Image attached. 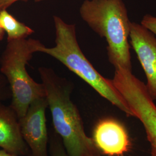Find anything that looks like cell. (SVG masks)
Segmentation results:
<instances>
[{"mask_svg":"<svg viewBox=\"0 0 156 156\" xmlns=\"http://www.w3.org/2000/svg\"><path fill=\"white\" fill-rule=\"evenodd\" d=\"M101 156L100 153H97V154H94V155H92V156Z\"/></svg>","mask_w":156,"mask_h":156,"instance_id":"e0dca14e","label":"cell"},{"mask_svg":"<svg viewBox=\"0 0 156 156\" xmlns=\"http://www.w3.org/2000/svg\"><path fill=\"white\" fill-rule=\"evenodd\" d=\"M4 36H5V32L0 25V41L3 40L4 38Z\"/></svg>","mask_w":156,"mask_h":156,"instance_id":"2e32d148","label":"cell"},{"mask_svg":"<svg viewBox=\"0 0 156 156\" xmlns=\"http://www.w3.org/2000/svg\"><path fill=\"white\" fill-rule=\"evenodd\" d=\"M0 156H17L5 150H0Z\"/></svg>","mask_w":156,"mask_h":156,"instance_id":"5bb4252c","label":"cell"},{"mask_svg":"<svg viewBox=\"0 0 156 156\" xmlns=\"http://www.w3.org/2000/svg\"><path fill=\"white\" fill-rule=\"evenodd\" d=\"M0 25L7 34V41L26 39L34 32L32 28L17 20L7 9L0 10Z\"/></svg>","mask_w":156,"mask_h":156,"instance_id":"9c48e42d","label":"cell"},{"mask_svg":"<svg viewBox=\"0 0 156 156\" xmlns=\"http://www.w3.org/2000/svg\"><path fill=\"white\" fill-rule=\"evenodd\" d=\"M130 42L145 72L147 91L156 100V38L142 25L130 23Z\"/></svg>","mask_w":156,"mask_h":156,"instance_id":"8992f818","label":"cell"},{"mask_svg":"<svg viewBox=\"0 0 156 156\" xmlns=\"http://www.w3.org/2000/svg\"><path fill=\"white\" fill-rule=\"evenodd\" d=\"M10 98H11V91L9 83L5 77L0 74V104Z\"/></svg>","mask_w":156,"mask_h":156,"instance_id":"8fae6325","label":"cell"},{"mask_svg":"<svg viewBox=\"0 0 156 156\" xmlns=\"http://www.w3.org/2000/svg\"><path fill=\"white\" fill-rule=\"evenodd\" d=\"M50 149L51 156H69L64 147L60 138L55 134H51Z\"/></svg>","mask_w":156,"mask_h":156,"instance_id":"30bf717a","label":"cell"},{"mask_svg":"<svg viewBox=\"0 0 156 156\" xmlns=\"http://www.w3.org/2000/svg\"><path fill=\"white\" fill-rule=\"evenodd\" d=\"M19 1H27V0H0V10L7 9L10 6Z\"/></svg>","mask_w":156,"mask_h":156,"instance_id":"4fadbf2b","label":"cell"},{"mask_svg":"<svg viewBox=\"0 0 156 156\" xmlns=\"http://www.w3.org/2000/svg\"><path fill=\"white\" fill-rule=\"evenodd\" d=\"M44 45L33 38L7 41L0 58V71L5 77L11 91V107L19 120L24 117L31 102L45 97L43 84L35 82L26 66L33 55Z\"/></svg>","mask_w":156,"mask_h":156,"instance_id":"277c9868","label":"cell"},{"mask_svg":"<svg viewBox=\"0 0 156 156\" xmlns=\"http://www.w3.org/2000/svg\"><path fill=\"white\" fill-rule=\"evenodd\" d=\"M42 1H44V0H34V1L36 2H41Z\"/></svg>","mask_w":156,"mask_h":156,"instance_id":"ac0fdd59","label":"cell"},{"mask_svg":"<svg viewBox=\"0 0 156 156\" xmlns=\"http://www.w3.org/2000/svg\"><path fill=\"white\" fill-rule=\"evenodd\" d=\"M151 156H156V140L151 151Z\"/></svg>","mask_w":156,"mask_h":156,"instance_id":"9a60e30c","label":"cell"},{"mask_svg":"<svg viewBox=\"0 0 156 156\" xmlns=\"http://www.w3.org/2000/svg\"><path fill=\"white\" fill-rule=\"evenodd\" d=\"M53 22L56 45L51 48L44 45L39 52L61 62L127 116L134 117L133 113L114 86L112 80L101 75L84 56L78 43L75 25L67 23L58 16H53Z\"/></svg>","mask_w":156,"mask_h":156,"instance_id":"3957f363","label":"cell"},{"mask_svg":"<svg viewBox=\"0 0 156 156\" xmlns=\"http://www.w3.org/2000/svg\"><path fill=\"white\" fill-rule=\"evenodd\" d=\"M48 106L46 97L34 101L25 116L19 119L23 138L30 150V156H48V133L46 110Z\"/></svg>","mask_w":156,"mask_h":156,"instance_id":"5b68a950","label":"cell"},{"mask_svg":"<svg viewBox=\"0 0 156 156\" xmlns=\"http://www.w3.org/2000/svg\"><path fill=\"white\" fill-rule=\"evenodd\" d=\"M92 139L100 153L106 156H123L131 148L127 129L112 118H105L98 122Z\"/></svg>","mask_w":156,"mask_h":156,"instance_id":"52a82bcc","label":"cell"},{"mask_svg":"<svg viewBox=\"0 0 156 156\" xmlns=\"http://www.w3.org/2000/svg\"><path fill=\"white\" fill-rule=\"evenodd\" d=\"M56 134L69 156H90L100 153L84 131L76 106L71 98L73 83L47 67L38 68Z\"/></svg>","mask_w":156,"mask_h":156,"instance_id":"6da1fadb","label":"cell"},{"mask_svg":"<svg viewBox=\"0 0 156 156\" xmlns=\"http://www.w3.org/2000/svg\"><path fill=\"white\" fill-rule=\"evenodd\" d=\"M79 13L92 30L106 39L108 60L115 68L132 71L131 22L123 0H85Z\"/></svg>","mask_w":156,"mask_h":156,"instance_id":"7a4b0ae2","label":"cell"},{"mask_svg":"<svg viewBox=\"0 0 156 156\" xmlns=\"http://www.w3.org/2000/svg\"><path fill=\"white\" fill-rule=\"evenodd\" d=\"M140 24L156 35V17L146 15L143 17Z\"/></svg>","mask_w":156,"mask_h":156,"instance_id":"7c38bea8","label":"cell"},{"mask_svg":"<svg viewBox=\"0 0 156 156\" xmlns=\"http://www.w3.org/2000/svg\"><path fill=\"white\" fill-rule=\"evenodd\" d=\"M0 147L16 156H25L28 147L23 138L19 119L11 106L0 104Z\"/></svg>","mask_w":156,"mask_h":156,"instance_id":"ba28073f","label":"cell"}]
</instances>
